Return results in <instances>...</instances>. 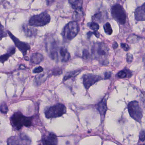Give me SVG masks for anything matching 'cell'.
<instances>
[{
	"label": "cell",
	"mask_w": 145,
	"mask_h": 145,
	"mask_svg": "<svg viewBox=\"0 0 145 145\" xmlns=\"http://www.w3.org/2000/svg\"><path fill=\"white\" fill-rule=\"evenodd\" d=\"M143 145H144V144H143Z\"/></svg>",
	"instance_id": "obj_40"
},
{
	"label": "cell",
	"mask_w": 145,
	"mask_h": 145,
	"mask_svg": "<svg viewBox=\"0 0 145 145\" xmlns=\"http://www.w3.org/2000/svg\"><path fill=\"white\" fill-rule=\"evenodd\" d=\"M68 1L72 8L75 10V11L83 9V0H68Z\"/></svg>",
	"instance_id": "obj_17"
},
{
	"label": "cell",
	"mask_w": 145,
	"mask_h": 145,
	"mask_svg": "<svg viewBox=\"0 0 145 145\" xmlns=\"http://www.w3.org/2000/svg\"><path fill=\"white\" fill-rule=\"evenodd\" d=\"M92 52L95 58L100 61V63L103 64L107 63L109 49L106 44L102 43H96L93 46Z\"/></svg>",
	"instance_id": "obj_1"
},
{
	"label": "cell",
	"mask_w": 145,
	"mask_h": 145,
	"mask_svg": "<svg viewBox=\"0 0 145 145\" xmlns=\"http://www.w3.org/2000/svg\"><path fill=\"white\" fill-rule=\"evenodd\" d=\"M97 109L100 112V115L102 116L105 115L107 110V102L106 99H103L101 101L97 104Z\"/></svg>",
	"instance_id": "obj_15"
},
{
	"label": "cell",
	"mask_w": 145,
	"mask_h": 145,
	"mask_svg": "<svg viewBox=\"0 0 145 145\" xmlns=\"http://www.w3.org/2000/svg\"><path fill=\"white\" fill-rule=\"evenodd\" d=\"M111 14L113 18L118 23L121 24H124L126 23V12L121 5L117 4L112 6L111 9Z\"/></svg>",
	"instance_id": "obj_5"
},
{
	"label": "cell",
	"mask_w": 145,
	"mask_h": 145,
	"mask_svg": "<svg viewBox=\"0 0 145 145\" xmlns=\"http://www.w3.org/2000/svg\"><path fill=\"white\" fill-rule=\"evenodd\" d=\"M88 26L89 27V28L94 31H97L99 28V25L95 22L89 23H88Z\"/></svg>",
	"instance_id": "obj_25"
},
{
	"label": "cell",
	"mask_w": 145,
	"mask_h": 145,
	"mask_svg": "<svg viewBox=\"0 0 145 145\" xmlns=\"http://www.w3.org/2000/svg\"><path fill=\"white\" fill-rule=\"evenodd\" d=\"M104 28L105 32L107 34L109 35H111L112 34L113 31L111 27V25L109 23H105V25H104Z\"/></svg>",
	"instance_id": "obj_23"
},
{
	"label": "cell",
	"mask_w": 145,
	"mask_h": 145,
	"mask_svg": "<svg viewBox=\"0 0 145 145\" xmlns=\"http://www.w3.org/2000/svg\"><path fill=\"white\" fill-rule=\"evenodd\" d=\"M22 29L25 34L28 37H34L37 34V30L28 24H24L22 26Z\"/></svg>",
	"instance_id": "obj_12"
},
{
	"label": "cell",
	"mask_w": 145,
	"mask_h": 145,
	"mask_svg": "<svg viewBox=\"0 0 145 145\" xmlns=\"http://www.w3.org/2000/svg\"><path fill=\"white\" fill-rule=\"evenodd\" d=\"M43 67H40V66H39L38 67L35 68L34 69V70L33 71V73H41V72H43Z\"/></svg>",
	"instance_id": "obj_32"
},
{
	"label": "cell",
	"mask_w": 145,
	"mask_h": 145,
	"mask_svg": "<svg viewBox=\"0 0 145 145\" xmlns=\"http://www.w3.org/2000/svg\"><path fill=\"white\" fill-rule=\"evenodd\" d=\"M39 145H40V144H39Z\"/></svg>",
	"instance_id": "obj_39"
},
{
	"label": "cell",
	"mask_w": 145,
	"mask_h": 145,
	"mask_svg": "<svg viewBox=\"0 0 145 145\" xmlns=\"http://www.w3.org/2000/svg\"><path fill=\"white\" fill-rule=\"evenodd\" d=\"M11 123L14 127L20 130L23 126L29 127L32 126V118L27 117L20 112H15L11 118Z\"/></svg>",
	"instance_id": "obj_2"
},
{
	"label": "cell",
	"mask_w": 145,
	"mask_h": 145,
	"mask_svg": "<svg viewBox=\"0 0 145 145\" xmlns=\"http://www.w3.org/2000/svg\"><path fill=\"white\" fill-rule=\"evenodd\" d=\"M92 34H94L98 38L99 37V36H100L99 32L98 31H94V32H89L87 33V36H88V38H89Z\"/></svg>",
	"instance_id": "obj_30"
},
{
	"label": "cell",
	"mask_w": 145,
	"mask_h": 145,
	"mask_svg": "<svg viewBox=\"0 0 145 145\" xmlns=\"http://www.w3.org/2000/svg\"><path fill=\"white\" fill-rule=\"evenodd\" d=\"M62 73V71L60 69H56L54 70V71H53L52 72V73L53 75H60Z\"/></svg>",
	"instance_id": "obj_35"
},
{
	"label": "cell",
	"mask_w": 145,
	"mask_h": 145,
	"mask_svg": "<svg viewBox=\"0 0 145 145\" xmlns=\"http://www.w3.org/2000/svg\"><path fill=\"white\" fill-rule=\"evenodd\" d=\"M77 73H78V71H74V72L70 73H69L68 74L65 76L64 78V80L66 81V80H68L70 78H71L73 76H75L76 74H77Z\"/></svg>",
	"instance_id": "obj_28"
},
{
	"label": "cell",
	"mask_w": 145,
	"mask_h": 145,
	"mask_svg": "<svg viewBox=\"0 0 145 145\" xmlns=\"http://www.w3.org/2000/svg\"><path fill=\"white\" fill-rule=\"evenodd\" d=\"M118 44L116 42H115L113 45V47L114 49H116L118 47Z\"/></svg>",
	"instance_id": "obj_38"
},
{
	"label": "cell",
	"mask_w": 145,
	"mask_h": 145,
	"mask_svg": "<svg viewBox=\"0 0 145 145\" xmlns=\"http://www.w3.org/2000/svg\"><path fill=\"white\" fill-rule=\"evenodd\" d=\"M79 26L77 22L71 21L64 28L62 35L64 39L71 40L76 36L79 32Z\"/></svg>",
	"instance_id": "obj_4"
},
{
	"label": "cell",
	"mask_w": 145,
	"mask_h": 145,
	"mask_svg": "<svg viewBox=\"0 0 145 145\" xmlns=\"http://www.w3.org/2000/svg\"><path fill=\"white\" fill-rule=\"evenodd\" d=\"M111 76V73L110 72H106L105 73V79H109Z\"/></svg>",
	"instance_id": "obj_36"
},
{
	"label": "cell",
	"mask_w": 145,
	"mask_h": 145,
	"mask_svg": "<svg viewBox=\"0 0 145 145\" xmlns=\"http://www.w3.org/2000/svg\"><path fill=\"white\" fill-rule=\"evenodd\" d=\"M50 21V15L45 11L38 15H34L31 17L28 25L33 27H41L48 24L49 23Z\"/></svg>",
	"instance_id": "obj_3"
},
{
	"label": "cell",
	"mask_w": 145,
	"mask_h": 145,
	"mask_svg": "<svg viewBox=\"0 0 145 145\" xmlns=\"http://www.w3.org/2000/svg\"><path fill=\"white\" fill-rule=\"evenodd\" d=\"M44 57L41 54L36 53L32 55L31 57V61L33 63L38 64L42 62L44 60Z\"/></svg>",
	"instance_id": "obj_19"
},
{
	"label": "cell",
	"mask_w": 145,
	"mask_h": 145,
	"mask_svg": "<svg viewBox=\"0 0 145 145\" xmlns=\"http://www.w3.org/2000/svg\"><path fill=\"white\" fill-rule=\"evenodd\" d=\"M89 56V51H88V50H87V49H85L83 50V55H82L83 58L85 59V60H86V59L88 58V57Z\"/></svg>",
	"instance_id": "obj_29"
},
{
	"label": "cell",
	"mask_w": 145,
	"mask_h": 145,
	"mask_svg": "<svg viewBox=\"0 0 145 145\" xmlns=\"http://www.w3.org/2000/svg\"><path fill=\"white\" fill-rule=\"evenodd\" d=\"M102 78L99 76L92 74H87L83 76V84L87 90L89 89L97 82L102 80Z\"/></svg>",
	"instance_id": "obj_10"
},
{
	"label": "cell",
	"mask_w": 145,
	"mask_h": 145,
	"mask_svg": "<svg viewBox=\"0 0 145 145\" xmlns=\"http://www.w3.org/2000/svg\"><path fill=\"white\" fill-rule=\"evenodd\" d=\"M42 141L44 145H57L58 140L55 134L50 133L44 136Z\"/></svg>",
	"instance_id": "obj_11"
},
{
	"label": "cell",
	"mask_w": 145,
	"mask_h": 145,
	"mask_svg": "<svg viewBox=\"0 0 145 145\" xmlns=\"http://www.w3.org/2000/svg\"><path fill=\"white\" fill-rule=\"evenodd\" d=\"M106 17L105 13L100 12L93 16L92 19L93 21L95 22H101L104 21Z\"/></svg>",
	"instance_id": "obj_20"
},
{
	"label": "cell",
	"mask_w": 145,
	"mask_h": 145,
	"mask_svg": "<svg viewBox=\"0 0 145 145\" xmlns=\"http://www.w3.org/2000/svg\"><path fill=\"white\" fill-rule=\"evenodd\" d=\"M121 47L125 51H128L129 50V49H130L129 47V45L127 44H126V43H122L121 44Z\"/></svg>",
	"instance_id": "obj_33"
},
{
	"label": "cell",
	"mask_w": 145,
	"mask_h": 145,
	"mask_svg": "<svg viewBox=\"0 0 145 145\" xmlns=\"http://www.w3.org/2000/svg\"><path fill=\"white\" fill-rule=\"evenodd\" d=\"M0 111L4 114H6L8 112L7 105L5 102H3L1 104L0 107Z\"/></svg>",
	"instance_id": "obj_26"
},
{
	"label": "cell",
	"mask_w": 145,
	"mask_h": 145,
	"mask_svg": "<svg viewBox=\"0 0 145 145\" xmlns=\"http://www.w3.org/2000/svg\"><path fill=\"white\" fill-rule=\"evenodd\" d=\"M133 60V55L130 53L127 54V57H126V60L128 63H131L132 62Z\"/></svg>",
	"instance_id": "obj_31"
},
{
	"label": "cell",
	"mask_w": 145,
	"mask_h": 145,
	"mask_svg": "<svg viewBox=\"0 0 145 145\" xmlns=\"http://www.w3.org/2000/svg\"><path fill=\"white\" fill-rule=\"evenodd\" d=\"M117 76L118 77L121 79H124V78H126L127 77V72H126L125 70L123 71H120V72H118L117 74Z\"/></svg>",
	"instance_id": "obj_27"
},
{
	"label": "cell",
	"mask_w": 145,
	"mask_h": 145,
	"mask_svg": "<svg viewBox=\"0 0 145 145\" xmlns=\"http://www.w3.org/2000/svg\"><path fill=\"white\" fill-rule=\"evenodd\" d=\"M145 134L144 130L142 131L140 134V139L142 141H143L145 140Z\"/></svg>",
	"instance_id": "obj_34"
},
{
	"label": "cell",
	"mask_w": 145,
	"mask_h": 145,
	"mask_svg": "<svg viewBox=\"0 0 145 145\" xmlns=\"http://www.w3.org/2000/svg\"><path fill=\"white\" fill-rule=\"evenodd\" d=\"M46 76L45 74H41L36 76L35 79V83L37 85H40L42 83L44 82L46 79Z\"/></svg>",
	"instance_id": "obj_21"
},
{
	"label": "cell",
	"mask_w": 145,
	"mask_h": 145,
	"mask_svg": "<svg viewBox=\"0 0 145 145\" xmlns=\"http://www.w3.org/2000/svg\"><path fill=\"white\" fill-rule=\"evenodd\" d=\"M83 9L81 10H76L73 14V18L76 20L81 19L83 17Z\"/></svg>",
	"instance_id": "obj_22"
},
{
	"label": "cell",
	"mask_w": 145,
	"mask_h": 145,
	"mask_svg": "<svg viewBox=\"0 0 145 145\" xmlns=\"http://www.w3.org/2000/svg\"><path fill=\"white\" fill-rule=\"evenodd\" d=\"M31 140L26 135H21L19 137H11L8 139L7 145H29Z\"/></svg>",
	"instance_id": "obj_8"
},
{
	"label": "cell",
	"mask_w": 145,
	"mask_h": 145,
	"mask_svg": "<svg viewBox=\"0 0 145 145\" xmlns=\"http://www.w3.org/2000/svg\"><path fill=\"white\" fill-rule=\"evenodd\" d=\"M55 1V0H46V4L47 5H51Z\"/></svg>",
	"instance_id": "obj_37"
},
{
	"label": "cell",
	"mask_w": 145,
	"mask_h": 145,
	"mask_svg": "<svg viewBox=\"0 0 145 145\" xmlns=\"http://www.w3.org/2000/svg\"><path fill=\"white\" fill-rule=\"evenodd\" d=\"M145 4L138 7L134 12L136 20L138 21H145Z\"/></svg>",
	"instance_id": "obj_14"
},
{
	"label": "cell",
	"mask_w": 145,
	"mask_h": 145,
	"mask_svg": "<svg viewBox=\"0 0 145 145\" xmlns=\"http://www.w3.org/2000/svg\"><path fill=\"white\" fill-rule=\"evenodd\" d=\"M128 109L129 115L132 118L138 122L141 121L143 112L138 101H131L128 104Z\"/></svg>",
	"instance_id": "obj_7"
},
{
	"label": "cell",
	"mask_w": 145,
	"mask_h": 145,
	"mask_svg": "<svg viewBox=\"0 0 145 145\" xmlns=\"http://www.w3.org/2000/svg\"><path fill=\"white\" fill-rule=\"evenodd\" d=\"M15 52V48L14 46L10 47L8 50L7 53L5 54L0 56V62L3 63L6 61L8 59L14 54Z\"/></svg>",
	"instance_id": "obj_16"
},
{
	"label": "cell",
	"mask_w": 145,
	"mask_h": 145,
	"mask_svg": "<svg viewBox=\"0 0 145 145\" xmlns=\"http://www.w3.org/2000/svg\"><path fill=\"white\" fill-rule=\"evenodd\" d=\"M66 108L65 106L63 104L59 103L49 108L46 111V117L48 118L60 117L66 113Z\"/></svg>",
	"instance_id": "obj_6"
},
{
	"label": "cell",
	"mask_w": 145,
	"mask_h": 145,
	"mask_svg": "<svg viewBox=\"0 0 145 145\" xmlns=\"http://www.w3.org/2000/svg\"><path fill=\"white\" fill-rule=\"evenodd\" d=\"M7 33L9 34L10 37L14 42L15 45H16V46L19 49V50L22 52L23 56H25L27 54V51L30 49V47L29 45L27 43L21 41L19 39L14 36L12 33L9 31H7Z\"/></svg>",
	"instance_id": "obj_9"
},
{
	"label": "cell",
	"mask_w": 145,
	"mask_h": 145,
	"mask_svg": "<svg viewBox=\"0 0 145 145\" xmlns=\"http://www.w3.org/2000/svg\"><path fill=\"white\" fill-rule=\"evenodd\" d=\"M47 50L49 55L53 59H55L57 56V43L55 40H53L49 43H48Z\"/></svg>",
	"instance_id": "obj_13"
},
{
	"label": "cell",
	"mask_w": 145,
	"mask_h": 145,
	"mask_svg": "<svg viewBox=\"0 0 145 145\" xmlns=\"http://www.w3.org/2000/svg\"><path fill=\"white\" fill-rule=\"evenodd\" d=\"M59 53L63 62H67L70 58V55L68 50L64 47H61L59 50Z\"/></svg>",
	"instance_id": "obj_18"
},
{
	"label": "cell",
	"mask_w": 145,
	"mask_h": 145,
	"mask_svg": "<svg viewBox=\"0 0 145 145\" xmlns=\"http://www.w3.org/2000/svg\"><path fill=\"white\" fill-rule=\"evenodd\" d=\"M7 32L5 30V28L0 22V40L2 39L7 36Z\"/></svg>",
	"instance_id": "obj_24"
}]
</instances>
